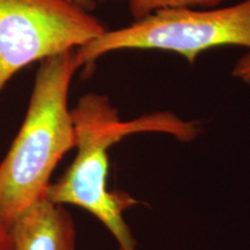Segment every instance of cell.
<instances>
[{
    "mask_svg": "<svg viewBox=\"0 0 250 250\" xmlns=\"http://www.w3.org/2000/svg\"><path fill=\"white\" fill-rule=\"evenodd\" d=\"M0 250H12L11 230L1 218H0Z\"/></svg>",
    "mask_w": 250,
    "mask_h": 250,
    "instance_id": "cell-8",
    "label": "cell"
},
{
    "mask_svg": "<svg viewBox=\"0 0 250 250\" xmlns=\"http://www.w3.org/2000/svg\"><path fill=\"white\" fill-rule=\"evenodd\" d=\"M79 68L76 50L40 62L26 117L0 162V218L8 227L46 195L55 168L76 146L68 94Z\"/></svg>",
    "mask_w": 250,
    "mask_h": 250,
    "instance_id": "cell-2",
    "label": "cell"
},
{
    "mask_svg": "<svg viewBox=\"0 0 250 250\" xmlns=\"http://www.w3.org/2000/svg\"><path fill=\"white\" fill-rule=\"evenodd\" d=\"M221 46L250 51V0L228 7L165 9L126 27L109 30L77 49L80 67L122 50H161L195 64L203 52Z\"/></svg>",
    "mask_w": 250,
    "mask_h": 250,
    "instance_id": "cell-3",
    "label": "cell"
},
{
    "mask_svg": "<svg viewBox=\"0 0 250 250\" xmlns=\"http://www.w3.org/2000/svg\"><path fill=\"white\" fill-rule=\"evenodd\" d=\"M133 20H142L155 12L165 9L212 8L228 0H126Z\"/></svg>",
    "mask_w": 250,
    "mask_h": 250,
    "instance_id": "cell-6",
    "label": "cell"
},
{
    "mask_svg": "<svg viewBox=\"0 0 250 250\" xmlns=\"http://www.w3.org/2000/svg\"><path fill=\"white\" fill-rule=\"evenodd\" d=\"M71 114L77 155L61 179L50 183L46 196L57 204L78 206L94 215L116 239L118 250H137L123 214L139 202L129 193L108 189L109 148L125 137L143 132L167 133L189 142L198 136V124L170 111L122 121L108 96L98 93L83 95Z\"/></svg>",
    "mask_w": 250,
    "mask_h": 250,
    "instance_id": "cell-1",
    "label": "cell"
},
{
    "mask_svg": "<svg viewBox=\"0 0 250 250\" xmlns=\"http://www.w3.org/2000/svg\"><path fill=\"white\" fill-rule=\"evenodd\" d=\"M12 250H77V229L65 205L44 195L9 227Z\"/></svg>",
    "mask_w": 250,
    "mask_h": 250,
    "instance_id": "cell-5",
    "label": "cell"
},
{
    "mask_svg": "<svg viewBox=\"0 0 250 250\" xmlns=\"http://www.w3.org/2000/svg\"><path fill=\"white\" fill-rule=\"evenodd\" d=\"M71 1L76 2L81 7H83L87 11H93L99 4H103V2H109V1H116V0H71Z\"/></svg>",
    "mask_w": 250,
    "mask_h": 250,
    "instance_id": "cell-9",
    "label": "cell"
},
{
    "mask_svg": "<svg viewBox=\"0 0 250 250\" xmlns=\"http://www.w3.org/2000/svg\"><path fill=\"white\" fill-rule=\"evenodd\" d=\"M233 77L250 86V51L243 55L235 62L233 68Z\"/></svg>",
    "mask_w": 250,
    "mask_h": 250,
    "instance_id": "cell-7",
    "label": "cell"
},
{
    "mask_svg": "<svg viewBox=\"0 0 250 250\" xmlns=\"http://www.w3.org/2000/svg\"><path fill=\"white\" fill-rule=\"evenodd\" d=\"M105 30L71 0H0V95L23 67L79 49Z\"/></svg>",
    "mask_w": 250,
    "mask_h": 250,
    "instance_id": "cell-4",
    "label": "cell"
}]
</instances>
